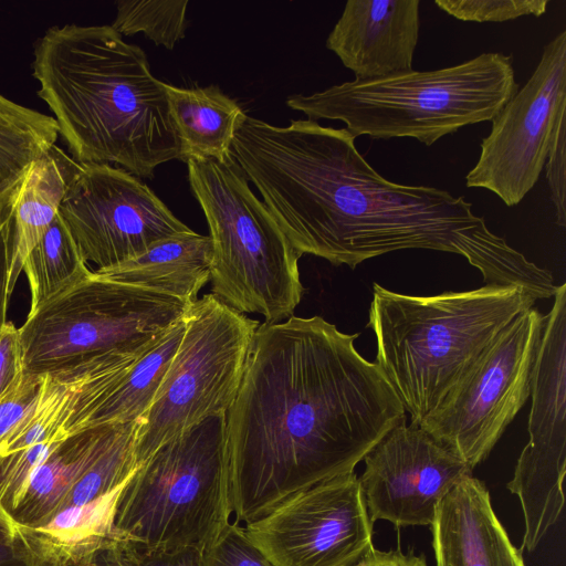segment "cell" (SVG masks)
I'll return each instance as SVG.
<instances>
[{
    "label": "cell",
    "instance_id": "obj_1",
    "mask_svg": "<svg viewBox=\"0 0 566 566\" xmlns=\"http://www.w3.org/2000/svg\"><path fill=\"white\" fill-rule=\"evenodd\" d=\"M321 316L259 325L226 415L235 523L354 472L406 411L380 368Z\"/></svg>",
    "mask_w": 566,
    "mask_h": 566
},
{
    "label": "cell",
    "instance_id": "obj_2",
    "mask_svg": "<svg viewBox=\"0 0 566 566\" xmlns=\"http://www.w3.org/2000/svg\"><path fill=\"white\" fill-rule=\"evenodd\" d=\"M346 128L313 119L274 126L248 114L232 156L293 248L355 269L386 253L424 249L468 256L475 216L463 197L392 182Z\"/></svg>",
    "mask_w": 566,
    "mask_h": 566
},
{
    "label": "cell",
    "instance_id": "obj_3",
    "mask_svg": "<svg viewBox=\"0 0 566 566\" xmlns=\"http://www.w3.org/2000/svg\"><path fill=\"white\" fill-rule=\"evenodd\" d=\"M38 95L80 165L116 164L138 178L180 160L165 83L112 25L49 28L34 43Z\"/></svg>",
    "mask_w": 566,
    "mask_h": 566
},
{
    "label": "cell",
    "instance_id": "obj_4",
    "mask_svg": "<svg viewBox=\"0 0 566 566\" xmlns=\"http://www.w3.org/2000/svg\"><path fill=\"white\" fill-rule=\"evenodd\" d=\"M536 300L517 285L408 295L374 284L367 327L376 360L410 424L419 427L486 348Z\"/></svg>",
    "mask_w": 566,
    "mask_h": 566
},
{
    "label": "cell",
    "instance_id": "obj_5",
    "mask_svg": "<svg viewBox=\"0 0 566 566\" xmlns=\"http://www.w3.org/2000/svg\"><path fill=\"white\" fill-rule=\"evenodd\" d=\"M520 88L511 55L482 53L431 71L350 81L286 98L308 119L346 124L356 138H415L431 146L460 128L491 122Z\"/></svg>",
    "mask_w": 566,
    "mask_h": 566
},
{
    "label": "cell",
    "instance_id": "obj_6",
    "mask_svg": "<svg viewBox=\"0 0 566 566\" xmlns=\"http://www.w3.org/2000/svg\"><path fill=\"white\" fill-rule=\"evenodd\" d=\"M226 415L158 448L122 490L115 537L147 551L203 553L231 523Z\"/></svg>",
    "mask_w": 566,
    "mask_h": 566
},
{
    "label": "cell",
    "instance_id": "obj_7",
    "mask_svg": "<svg viewBox=\"0 0 566 566\" xmlns=\"http://www.w3.org/2000/svg\"><path fill=\"white\" fill-rule=\"evenodd\" d=\"M187 165L212 241L211 293L239 313L262 315L265 323L287 319L304 294L301 254L252 192L232 153Z\"/></svg>",
    "mask_w": 566,
    "mask_h": 566
},
{
    "label": "cell",
    "instance_id": "obj_8",
    "mask_svg": "<svg viewBox=\"0 0 566 566\" xmlns=\"http://www.w3.org/2000/svg\"><path fill=\"white\" fill-rule=\"evenodd\" d=\"M188 306L91 272L29 312L19 328L23 374L44 376L142 355L185 317Z\"/></svg>",
    "mask_w": 566,
    "mask_h": 566
},
{
    "label": "cell",
    "instance_id": "obj_9",
    "mask_svg": "<svg viewBox=\"0 0 566 566\" xmlns=\"http://www.w3.org/2000/svg\"><path fill=\"white\" fill-rule=\"evenodd\" d=\"M178 349L136 438L140 465L202 420L227 415L240 389L259 322L214 294L188 306Z\"/></svg>",
    "mask_w": 566,
    "mask_h": 566
},
{
    "label": "cell",
    "instance_id": "obj_10",
    "mask_svg": "<svg viewBox=\"0 0 566 566\" xmlns=\"http://www.w3.org/2000/svg\"><path fill=\"white\" fill-rule=\"evenodd\" d=\"M543 323L535 307L517 315L419 426L472 470L530 397Z\"/></svg>",
    "mask_w": 566,
    "mask_h": 566
},
{
    "label": "cell",
    "instance_id": "obj_11",
    "mask_svg": "<svg viewBox=\"0 0 566 566\" xmlns=\"http://www.w3.org/2000/svg\"><path fill=\"white\" fill-rule=\"evenodd\" d=\"M544 315L532 381L528 442L506 488L518 496L525 522L521 549L532 552L557 522L565 504L566 284L557 286Z\"/></svg>",
    "mask_w": 566,
    "mask_h": 566
},
{
    "label": "cell",
    "instance_id": "obj_12",
    "mask_svg": "<svg viewBox=\"0 0 566 566\" xmlns=\"http://www.w3.org/2000/svg\"><path fill=\"white\" fill-rule=\"evenodd\" d=\"M564 113L566 30L545 44L531 77L491 120L467 187L488 189L507 207L518 205L539 178Z\"/></svg>",
    "mask_w": 566,
    "mask_h": 566
},
{
    "label": "cell",
    "instance_id": "obj_13",
    "mask_svg": "<svg viewBox=\"0 0 566 566\" xmlns=\"http://www.w3.org/2000/svg\"><path fill=\"white\" fill-rule=\"evenodd\" d=\"M243 530L273 566H354L375 549L355 472L286 497Z\"/></svg>",
    "mask_w": 566,
    "mask_h": 566
},
{
    "label": "cell",
    "instance_id": "obj_14",
    "mask_svg": "<svg viewBox=\"0 0 566 566\" xmlns=\"http://www.w3.org/2000/svg\"><path fill=\"white\" fill-rule=\"evenodd\" d=\"M59 213L85 262L97 270L191 231L138 177L108 164L81 165Z\"/></svg>",
    "mask_w": 566,
    "mask_h": 566
},
{
    "label": "cell",
    "instance_id": "obj_15",
    "mask_svg": "<svg viewBox=\"0 0 566 566\" xmlns=\"http://www.w3.org/2000/svg\"><path fill=\"white\" fill-rule=\"evenodd\" d=\"M359 479L370 522L431 525L439 502L472 469L420 427H394L364 458Z\"/></svg>",
    "mask_w": 566,
    "mask_h": 566
},
{
    "label": "cell",
    "instance_id": "obj_16",
    "mask_svg": "<svg viewBox=\"0 0 566 566\" xmlns=\"http://www.w3.org/2000/svg\"><path fill=\"white\" fill-rule=\"evenodd\" d=\"M419 0H348L326 48L355 75L371 81L412 71Z\"/></svg>",
    "mask_w": 566,
    "mask_h": 566
},
{
    "label": "cell",
    "instance_id": "obj_17",
    "mask_svg": "<svg viewBox=\"0 0 566 566\" xmlns=\"http://www.w3.org/2000/svg\"><path fill=\"white\" fill-rule=\"evenodd\" d=\"M431 531L437 566H525L492 509L489 490L472 475L439 502Z\"/></svg>",
    "mask_w": 566,
    "mask_h": 566
},
{
    "label": "cell",
    "instance_id": "obj_18",
    "mask_svg": "<svg viewBox=\"0 0 566 566\" xmlns=\"http://www.w3.org/2000/svg\"><path fill=\"white\" fill-rule=\"evenodd\" d=\"M124 486L86 504L64 507L45 524L17 523L15 545L22 560L28 566H87L116 538L115 511Z\"/></svg>",
    "mask_w": 566,
    "mask_h": 566
},
{
    "label": "cell",
    "instance_id": "obj_19",
    "mask_svg": "<svg viewBox=\"0 0 566 566\" xmlns=\"http://www.w3.org/2000/svg\"><path fill=\"white\" fill-rule=\"evenodd\" d=\"M80 167L64 150L53 145L29 165L6 202L12 227L11 291L27 255L59 213Z\"/></svg>",
    "mask_w": 566,
    "mask_h": 566
},
{
    "label": "cell",
    "instance_id": "obj_20",
    "mask_svg": "<svg viewBox=\"0 0 566 566\" xmlns=\"http://www.w3.org/2000/svg\"><path fill=\"white\" fill-rule=\"evenodd\" d=\"M211 261V238L191 230L158 241L122 264L95 272L190 305L210 281Z\"/></svg>",
    "mask_w": 566,
    "mask_h": 566
},
{
    "label": "cell",
    "instance_id": "obj_21",
    "mask_svg": "<svg viewBox=\"0 0 566 566\" xmlns=\"http://www.w3.org/2000/svg\"><path fill=\"white\" fill-rule=\"evenodd\" d=\"M170 118L180 147V160L223 159L231 154L235 132L245 112L219 86L177 87L165 83Z\"/></svg>",
    "mask_w": 566,
    "mask_h": 566
},
{
    "label": "cell",
    "instance_id": "obj_22",
    "mask_svg": "<svg viewBox=\"0 0 566 566\" xmlns=\"http://www.w3.org/2000/svg\"><path fill=\"white\" fill-rule=\"evenodd\" d=\"M114 424L93 427L65 437L31 474L10 514L15 523L38 526L54 516L104 447Z\"/></svg>",
    "mask_w": 566,
    "mask_h": 566
},
{
    "label": "cell",
    "instance_id": "obj_23",
    "mask_svg": "<svg viewBox=\"0 0 566 566\" xmlns=\"http://www.w3.org/2000/svg\"><path fill=\"white\" fill-rule=\"evenodd\" d=\"M57 136L53 116L0 95V208L29 165L55 145Z\"/></svg>",
    "mask_w": 566,
    "mask_h": 566
},
{
    "label": "cell",
    "instance_id": "obj_24",
    "mask_svg": "<svg viewBox=\"0 0 566 566\" xmlns=\"http://www.w3.org/2000/svg\"><path fill=\"white\" fill-rule=\"evenodd\" d=\"M22 270L30 285L29 312L92 272L60 213L29 252Z\"/></svg>",
    "mask_w": 566,
    "mask_h": 566
},
{
    "label": "cell",
    "instance_id": "obj_25",
    "mask_svg": "<svg viewBox=\"0 0 566 566\" xmlns=\"http://www.w3.org/2000/svg\"><path fill=\"white\" fill-rule=\"evenodd\" d=\"M140 420L115 423L104 447L71 489L60 510L83 505L123 488L138 469L136 438Z\"/></svg>",
    "mask_w": 566,
    "mask_h": 566
},
{
    "label": "cell",
    "instance_id": "obj_26",
    "mask_svg": "<svg viewBox=\"0 0 566 566\" xmlns=\"http://www.w3.org/2000/svg\"><path fill=\"white\" fill-rule=\"evenodd\" d=\"M188 1H129L116 2V17L111 24L119 34L143 32L157 45L172 50L185 38Z\"/></svg>",
    "mask_w": 566,
    "mask_h": 566
},
{
    "label": "cell",
    "instance_id": "obj_27",
    "mask_svg": "<svg viewBox=\"0 0 566 566\" xmlns=\"http://www.w3.org/2000/svg\"><path fill=\"white\" fill-rule=\"evenodd\" d=\"M434 4L449 15L472 22H504L521 17H541L547 0H437Z\"/></svg>",
    "mask_w": 566,
    "mask_h": 566
},
{
    "label": "cell",
    "instance_id": "obj_28",
    "mask_svg": "<svg viewBox=\"0 0 566 566\" xmlns=\"http://www.w3.org/2000/svg\"><path fill=\"white\" fill-rule=\"evenodd\" d=\"M201 553L147 551L129 541L114 538L87 566H199Z\"/></svg>",
    "mask_w": 566,
    "mask_h": 566
},
{
    "label": "cell",
    "instance_id": "obj_29",
    "mask_svg": "<svg viewBox=\"0 0 566 566\" xmlns=\"http://www.w3.org/2000/svg\"><path fill=\"white\" fill-rule=\"evenodd\" d=\"M199 566H273L249 541L242 526L231 522L203 553Z\"/></svg>",
    "mask_w": 566,
    "mask_h": 566
},
{
    "label": "cell",
    "instance_id": "obj_30",
    "mask_svg": "<svg viewBox=\"0 0 566 566\" xmlns=\"http://www.w3.org/2000/svg\"><path fill=\"white\" fill-rule=\"evenodd\" d=\"M566 113L558 118L546 158V179L557 223L566 224Z\"/></svg>",
    "mask_w": 566,
    "mask_h": 566
},
{
    "label": "cell",
    "instance_id": "obj_31",
    "mask_svg": "<svg viewBox=\"0 0 566 566\" xmlns=\"http://www.w3.org/2000/svg\"><path fill=\"white\" fill-rule=\"evenodd\" d=\"M44 376L22 374L17 384L0 398V441L19 423L38 400Z\"/></svg>",
    "mask_w": 566,
    "mask_h": 566
},
{
    "label": "cell",
    "instance_id": "obj_32",
    "mask_svg": "<svg viewBox=\"0 0 566 566\" xmlns=\"http://www.w3.org/2000/svg\"><path fill=\"white\" fill-rule=\"evenodd\" d=\"M22 357L19 328L7 322L0 333V398L21 378Z\"/></svg>",
    "mask_w": 566,
    "mask_h": 566
},
{
    "label": "cell",
    "instance_id": "obj_33",
    "mask_svg": "<svg viewBox=\"0 0 566 566\" xmlns=\"http://www.w3.org/2000/svg\"><path fill=\"white\" fill-rule=\"evenodd\" d=\"M12 227L6 206L0 210V333L7 323V308L11 295L10 264Z\"/></svg>",
    "mask_w": 566,
    "mask_h": 566
},
{
    "label": "cell",
    "instance_id": "obj_34",
    "mask_svg": "<svg viewBox=\"0 0 566 566\" xmlns=\"http://www.w3.org/2000/svg\"><path fill=\"white\" fill-rule=\"evenodd\" d=\"M15 521L0 504V566H28L15 545Z\"/></svg>",
    "mask_w": 566,
    "mask_h": 566
}]
</instances>
